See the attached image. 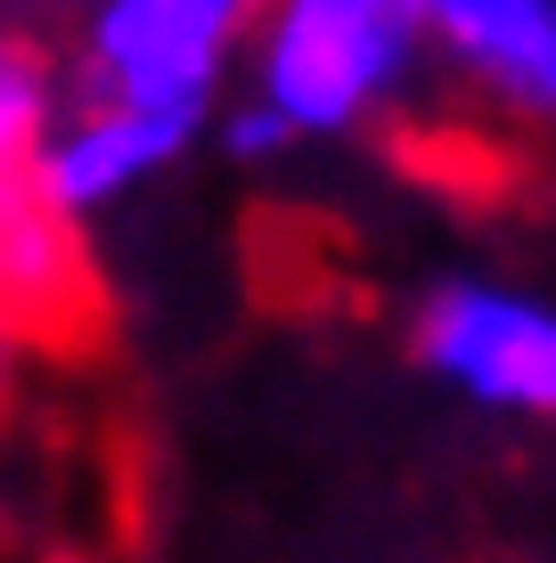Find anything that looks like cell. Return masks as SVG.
<instances>
[{
  "mask_svg": "<svg viewBox=\"0 0 556 563\" xmlns=\"http://www.w3.org/2000/svg\"><path fill=\"white\" fill-rule=\"evenodd\" d=\"M214 140H221V155H238V164H271V155H286V147H295V131H286L279 114L262 107L254 90H246V99H229V107H221Z\"/></svg>",
  "mask_w": 556,
  "mask_h": 563,
  "instance_id": "8992f818",
  "label": "cell"
},
{
  "mask_svg": "<svg viewBox=\"0 0 556 563\" xmlns=\"http://www.w3.org/2000/svg\"><path fill=\"white\" fill-rule=\"evenodd\" d=\"M238 66L295 140H352L393 123L434 57L417 0H262Z\"/></svg>",
  "mask_w": 556,
  "mask_h": 563,
  "instance_id": "7a4b0ae2",
  "label": "cell"
},
{
  "mask_svg": "<svg viewBox=\"0 0 556 563\" xmlns=\"http://www.w3.org/2000/svg\"><path fill=\"white\" fill-rule=\"evenodd\" d=\"M410 352L434 384L491 417L556 424V302L500 278H443L410 310Z\"/></svg>",
  "mask_w": 556,
  "mask_h": 563,
  "instance_id": "3957f363",
  "label": "cell"
},
{
  "mask_svg": "<svg viewBox=\"0 0 556 563\" xmlns=\"http://www.w3.org/2000/svg\"><path fill=\"white\" fill-rule=\"evenodd\" d=\"M50 107H57V74H50V57L33 49L25 33L9 25V16H0V172L25 164V147L42 140Z\"/></svg>",
  "mask_w": 556,
  "mask_h": 563,
  "instance_id": "5b68a950",
  "label": "cell"
},
{
  "mask_svg": "<svg viewBox=\"0 0 556 563\" xmlns=\"http://www.w3.org/2000/svg\"><path fill=\"white\" fill-rule=\"evenodd\" d=\"M25 360H33V335L0 310V417H9V400H17V376H25Z\"/></svg>",
  "mask_w": 556,
  "mask_h": 563,
  "instance_id": "52a82bcc",
  "label": "cell"
},
{
  "mask_svg": "<svg viewBox=\"0 0 556 563\" xmlns=\"http://www.w3.org/2000/svg\"><path fill=\"white\" fill-rule=\"evenodd\" d=\"M262 0H33L9 25L50 57L57 99L214 114Z\"/></svg>",
  "mask_w": 556,
  "mask_h": 563,
  "instance_id": "6da1fadb",
  "label": "cell"
},
{
  "mask_svg": "<svg viewBox=\"0 0 556 563\" xmlns=\"http://www.w3.org/2000/svg\"><path fill=\"white\" fill-rule=\"evenodd\" d=\"M205 140V114L164 107H115V99H57L42 140L25 147V180L57 221H99L148 180H164L188 147Z\"/></svg>",
  "mask_w": 556,
  "mask_h": 563,
  "instance_id": "277c9868",
  "label": "cell"
}]
</instances>
